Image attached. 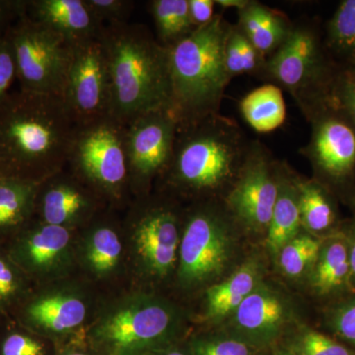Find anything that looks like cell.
Here are the masks:
<instances>
[{
  "label": "cell",
  "mask_w": 355,
  "mask_h": 355,
  "mask_svg": "<svg viewBox=\"0 0 355 355\" xmlns=\"http://www.w3.org/2000/svg\"><path fill=\"white\" fill-rule=\"evenodd\" d=\"M331 94L355 125V69L338 64Z\"/></svg>",
  "instance_id": "cell-35"
},
{
  "label": "cell",
  "mask_w": 355,
  "mask_h": 355,
  "mask_svg": "<svg viewBox=\"0 0 355 355\" xmlns=\"http://www.w3.org/2000/svg\"><path fill=\"white\" fill-rule=\"evenodd\" d=\"M352 69H355V67H352Z\"/></svg>",
  "instance_id": "cell-48"
},
{
  "label": "cell",
  "mask_w": 355,
  "mask_h": 355,
  "mask_svg": "<svg viewBox=\"0 0 355 355\" xmlns=\"http://www.w3.org/2000/svg\"><path fill=\"white\" fill-rule=\"evenodd\" d=\"M296 178L284 165H279V196L266 230V247L273 257L299 234L301 225Z\"/></svg>",
  "instance_id": "cell-20"
},
{
  "label": "cell",
  "mask_w": 355,
  "mask_h": 355,
  "mask_svg": "<svg viewBox=\"0 0 355 355\" xmlns=\"http://www.w3.org/2000/svg\"><path fill=\"white\" fill-rule=\"evenodd\" d=\"M265 62L239 27L232 25L225 44V64L230 76L263 69Z\"/></svg>",
  "instance_id": "cell-31"
},
{
  "label": "cell",
  "mask_w": 355,
  "mask_h": 355,
  "mask_svg": "<svg viewBox=\"0 0 355 355\" xmlns=\"http://www.w3.org/2000/svg\"><path fill=\"white\" fill-rule=\"evenodd\" d=\"M112 83V118L127 125L139 116L171 111L169 53L146 25L103 27Z\"/></svg>",
  "instance_id": "cell-2"
},
{
  "label": "cell",
  "mask_w": 355,
  "mask_h": 355,
  "mask_svg": "<svg viewBox=\"0 0 355 355\" xmlns=\"http://www.w3.org/2000/svg\"><path fill=\"white\" fill-rule=\"evenodd\" d=\"M67 164L97 190L118 195L130 182L127 127L109 118L79 128Z\"/></svg>",
  "instance_id": "cell-10"
},
{
  "label": "cell",
  "mask_w": 355,
  "mask_h": 355,
  "mask_svg": "<svg viewBox=\"0 0 355 355\" xmlns=\"http://www.w3.org/2000/svg\"><path fill=\"white\" fill-rule=\"evenodd\" d=\"M25 11L26 0H0V39L7 37Z\"/></svg>",
  "instance_id": "cell-39"
},
{
  "label": "cell",
  "mask_w": 355,
  "mask_h": 355,
  "mask_svg": "<svg viewBox=\"0 0 355 355\" xmlns=\"http://www.w3.org/2000/svg\"><path fill=\"white\" fill-rule=\"evenodd\" d=\"M240 112L256 132L268 133L277 130L286 119L282 89L275 84H266L254 89L240 102Z\"/></svg>",
  "instance_id": "cell-25"
},
{
  "label": "cell",
  "mask_w": 355,
  "mask_h": 355,
  "mask_svg": "<svg viewBox=\"0 0 355 355\" xmlns=\"http://www.w3.org/2000/svg\"><path fill=\"white\" fill-rule=\"evenodd\" d=\"M149 6L156 39L166 49L175 46L197 29L191 22L188 0H153Z\"/></svg>",
  "instance_id": "cell-27"
},
{
  "label": "cell",
  "mask_w": 355,
  "mask_h": 355,
  "mask_svg": "<svg viewBox=\"0 0 355 355\" xmlns=\"http://www.w3.org/2000/svg\"><path fill=\"white\" fill-rule=\"evenodd\" d=\"M177 130L171 111L144 114L127 125L130 181L146 184L164 172L171 159Z\"/></svg>",
  "instance_id": "cell-13"
},
{
  "label": "cell",
  "mask_w": 355,
  "mask_h": 355,
  "mask_svg": "<svg viewBox=\"0 0 355 355\" xmlns=\"http://www.w3.org/2000/svg\"><path fill=\"white\" fill-rule=\"evenodd\" d=\"M338 67L316 30L298 26L266 58L263 70L291 92L303 111L331 94Z\"/></svg>",
  "instance_id": "cell-7"
},
{
  "label": "cell",
  "mask_w": 355,
  "mask_h": 355,
  "mask_svg": "<svg viewBox=\"0 0 355 355\" xmlns=\"http://www.w3.org/2000/svg\"><path fill=\"white\" fill-rule=\"evenodd\" d=\"M121 243L118 233L108 225H99L91 231L88 238L87 261L96 272L113 270L120 261Z\"/></svg>",
  "instance_id": "cell-30"
},
{
  "label": "cell",
  "mask_w": 355,
  "mask_h": 355,
  "mask_svg": "<svg viewBox=\"0 0 355 355\" xmlns=\"http://www.w3.org/2000/svg\"><path fill=\"white\" fill-rule=\"evenodd\" d=\"M327 50L343 67H355V0H343L327 25Z\"/></svg>",
  "instance_id": "cell-28"
},
{
  "label": "cell",
  "mask_w": 355,
  "mask_h": 355,
  "mask_svg": "<svg viewBox=\"0 0 355 355\" xmlns=\"http://www.w3.org/2000/svg\"><path fill=\"white\" fill-rule=\"evenodd\" d=\"M18 288L17 279L12 268L0 257V301L8 300Z\"/></svg>",
  "instance_id": "cell-41"
},
{
  "label": "cell",
  "mask_w": 355,
  "mask_h": 355,
  "mask_svg": "<svg viewBox=\"0 0 355 355\" xmlns=\"http://www.w3.org/2000/svg\"><path fill=\"white\" fill-rule=\"evenodd\" d=\"M260 282V263L250 260L243 263L227 279L207 288V316L214 321L231 316Z\"/></svg>",
  "instance_id": "cell-22"
},
{
  "label": "cell",
  "mask_w": 355,
  "mask_h": 355,
  "mask_svg": "<svg viewBox=\"0 0 355 355\" xmlns=\"http://www.w3.org/2000/svg\"><path fill=\"white\" fill-rule=\"evenodd\" d=\"M350 205H352V209H354L355 212V191L354 193V197H352V200H350Z\"/></svg>",
  "instance_id": "cell-47"
},
{
  "label": "cell",
  "mask_w": 355,
  "mask_h": 355,
  "mask_svg": "<svg viewBox=\"0 0 355 355\" xmlns=\"http://www.w3.org/2000/svg\"><path fill=\"white\" fill-rule=\"evenodd\" d=\"M309 282L311 288L321 297L355 294L350 277L349 245L342 230L322 239Z\"/></svg>",
  "instance_id": "cell-17"
},
{
  "label": "cell",
  "mask_w": 355,
  "mask_h": 355,
  "mask_svg": "<svg viewBox=\"0 0 355 355\" xmlns=\"http://www.w3.org/2000/svg\"><path fill=\"white\" fill-rule=\"evenodd\" d=\"M179 217L172 207H147L133 224V239L137 252L149 270L164 277L179 259Z\"/></svg>",
  "instance_id": "cell-15"
},
{
  "label": "cell",
  "mask_w": 355,
  "mask_h": 355,
  "mask_svg": "<svg viewBox=\"0 0 355 355\" xmlns=\"http://www.w3.org/2000/svg\"><path fill=\"white\" fill-rule=\"evenodd\" d=\"M277 355H301L291 349H282L277 352Z\"/></svg>",
  "instance_id": "cell-46"
},
{
  "label": "cell",
  "mask_w": 355,
  "mask_h": 355,
  "mask_svg": "<svg viewBox=\"0 0 355 355\" xmlns=\"http://www.w3.org/2000/svg\"><path fill=\"white\" fill-rule=\"evenodd\" d=\"M279 165L259 142L250 144L239 176L224 197L233 220L254 233H266L279 196Z\"/></svg>",
  "instance_id": "cell-12"
},
{
  "label": "cell",
  "mask_w": 355,
  "mask_h": 355,
  "mask_svg": "<svg viewBox=\"0 0 355 355\" xmlns=\"http://www.w3.org/2000/svg\"><path fill=\"white\" fill-rule=\"evenodd\" d=\"M250 0H216V6L223 7V8H234L238 11L242 10L249 4Z\"/></svg>",
  "instance_id": "cell-43"
},
{
  "label": "cell",
  "mask_w": 355,
  "mask_h": 355,
  "mask_svg": "<svg viewBox=\"0 0 355 355\" xmlns=\"http://www.w3.org/2000/svg\"><path fill=\"white\" fill-rule=\"evenodd\" d=\"M312 127L302 149L317 181L350 202L355 191V125L331 94L303 110Z\"/></svg>",
  "instance_id": "cell-6"
},
{
  "label": "cell",
  "mask_w": 355,
  "mask_h": 355,
  "mask_svg": "<svg viewBox=\"0 0 355 355\" xmlns=\"http://www.w3.org/2000/svg\"><path fill=\"white\" fill-rule=\"evenodd\" d=\"M253 347L232 338H200L193 340L190 355H253Z\"/></svg>",
  "instance_id": "cell-34"
},
{
  "label": "cell",
  "mask_w": 355,
  "mask_h": 355,
  "mask_svg": "<svg viewBox=\"0 0 355 355\" xmlns=\"http://www.w3.org/2000/svg\"><path fill=\"white\" fill-rule=\"evenodd\" d=\"M36 200L42 222L50 225L69 227L87 217L94 202L80 184L67 180L48 178L40 184Z\"/></svg>",
  "instance_id": "cell-18"
},
{
  "label": "cell",
  "mask_w": 355,
  "mask_h": 355,
  "mask_svg": "<svg viewBox=\"0 0 355 355\" xmlns=\"http://www.w3.org/2000/svg\"><path fill=\"white\" fill-rule=\"evenodd\" d=\"M87 313L83 299L73 294L53 293L37 299L30 305V320L46 331L67 333L83 323Z\"/></svg>",
  "instance_id": "cell-23"
},
{
  "label": "cell",
  "mask_w": 355,
  "mask_h": 355,
  "mask_svg": "<svg viewBox=\"0 0 355 355\" xmlns=\"http://www.w3.org/2000/svg\"><path fill=\"white\" fill-rule=\"evenodd\" d=\"M26 15L72 44L99 36L104 27L85 0H26Z\"/></svg>",
  "instance_id": "cell-16"
},
{
  "label": "cell",
  "mask_w": 355,
  "mask_h": 355,
  "mask_svg": "<svg viewBox=\"0 0 355 355\" xmlns=\"http://www.w3.org/2000/svg\"><path fill=\"white\" fill-rule=\"evenodd\" d=\"M17 79V67L12 46L8 38L0 39V104L14 91Z\"/></svg>",
  "instance_id": "cell-37"
},
{
  "label": "cell",
  "mask_w": 355,
  "mask_h": 355,
  "mask_svg": "<svg viewBox=\"0 0 355 355\" xmlns=\"http://www.w3.org/2000/svg\"><path fill=\"white\" fill-rule=\"evenodd\" d=\"M291 315L286 298L260 282L231 315L232 338L251 347H268L282 335Z\"/></svg>",
  "instance_id": "cell-14"
},
{
  "label": "cell",
  "mask_w": 355,
  "mask_h": 355,
  "mask_svg": "<svg viewBox=\"0 0 355 355\" xmlns=\"http://www.w3.org/2000/svg\"><path fill=\"white\" fill-rule=\"evenodd\" d=\"M78 128L62 96L14 90L0 104V174L42 183L62 172Z\"/></svg>",
  "instance_id": "cell-1"
},
{
  "label": "cell",
  "mask_w": 355,
  "mask_h": 355,
  "mask_svg": "<svg viewBox=\"0 0 355 355\" xmlns=\"http://www.w3.org/2000/svg\"><path fill=\"white\" fill-rule=\"evenodd\" d=\"M40 184L0 174V230H8L29 220L36 209Z\"/></svg>",
  "instance_id": "cell-26"
},
{
  "label": "cell",
  "mask_w": 355,
  "mask_h": 355,
  "mask_svg": "<svg viewBox=\"0 0 355 355\" xmlns=\"http://www.w3.org/2000/svg\"><path fill=\"white\" fill-rule=\"evenodd\" d=\"M238 12V27L266 60L284 43L292 29L282 14L260 2L250 1Z\"/></svg>",
  "instance_id": "cell-21"
},
{
  "label": "cell",
  "mask_w": 355,
  "mask_h": 355,
  "mask_svg": "<svg viewBox=\"0 0 355 355\" xmlns=\"http://www.w3.org/2000/svg\"><path fill=\"white\" fill-rule=\"evenodd\" d=\"M191 22L196 28L209 24L214 19L216 0H188Z\"/></svg>",
  "instance_id": "cell-40"
},
{
  "label": "cell",
  "mask_w": 355,
  "mask_h": 355,
  "mask_svg": "<svg viewBox=\"0 0 355 355\" xmlns=\"http://www.w3.org/2000/svg\"><path fill=\"white\" fill-rule=\"evenodd\" d=\"M233 221L227 209L216 205H200L188 214L178 259L184 286H205L221 277L234 254Z\"/></svg>",
  "instance_id": "cell-8"
},
{
  "label": "cell",
  "mask_w": 355,
  "mask_h": 355,
  "mask_svg": "<svg viewBox=\"0 0 355 355\" xmlns=\"http://www.w3.org/2000/svg\"><path fill=\"white\" fill-rule=\"evenodd\" d=\"M12 46L19 89L62 96L73 44L24 15L7 35Z\"/></svg>",
  "instance_id": "cell-9"
},
{
  "label": "cell",
  "mask_w": 355,
  "mask_h": 355,
  "mask_svg": "<svg viewBox=\"0 0 355 355\" xmlns=\"http://www.w3.org/2000/svg\"><path fill=\"white\" fill-rule=\"evenodd\" d=\"M301 225L319 238L335 234L342 228L335 193L316 179L296 178Z\"/></svg>",
  "instance_id": "cell-19"
},
{
  "label": "cell",
  "mask_w": 355,
  "mask_h": 355,
  "mask_svg": "<svg viewBox=\"0 0 355 355\" xmlns=\"http://www.w3.org/2000/svg\"><path fill=\"white\" fill-rule=\"evenodd\" d=\"M1 355H44V347L30 336L12 334L4 340Z\"/></svg>",
  "instance_id": "cell-38"
},
{
  "label": "cell",
  "mask_w": 355,
  "mask_h": 355,
  "mask_svg": "<svg viewBox=\"0 0 355 355\" xmlns=\"http://www.w3.org/2000/svg\"><path fill=\"white\" fill-rule=\"evenodd\" d=\"M62 97L79 128L112 118L111 76L100 35L73 44Z\"/></svg>",
  "instance_id": "cell-11"
},
{
  "label": "cell",
  "mask_w": 355,
  "mask_h": 355,
  "mask_svg": "<svg viewBox=\"0 0 355 355\" xmlns=\"http://www.w3.org/2000/svg\"><path fill=\"white\" fill-rule=\"evenodd\" d=\"M322 239L306 232L287 243L277 258L282 272L289 277L309 273L319 254Z\"/></svg>",
  "instance_id": "cell-29"
},
{
  "label": "cell",
  "mask_w": 355,
  "mask_h": 355,
  "mask_svg": "<svg viewBox=\"0 0 355 355\" xmlns=\"http://www.w3.org/2000/svg\"><path fill=\"white\" fill-rule=\"evenodd\" d=\"M340 230L347 238V245H349L350 277H352V288L355 292V219L343 224Z\"/></svg>",
  "instance_id": "cell-42"
},
{
  "label": "cell",
  "mask_w": 355,
  "mask_h": 355,
  "mask_svg": "<svg viewBox=\"0 0 355 355\" xmlns=\"http://www.w3.org/2000/svg\"><path fill=\"white\" fill-rule=\"evenodd\" d=\"M249 147L234 121L214 114L178 128L171 159L162 174L180 190L197 195L231 189Z\"/></svg>",
  "instance_id": "cell-4"
},
{
  "label": "cell",
  "mask_w": 355,
  "mask_h": 355,
  "mask_svg": "<svg viewBox=\"0 0 355 355\" xmlns=\"http://www.w3.org/2000/svg\"><path fill=\"white\" fill-rule=\"evenodd\" d=\"M181 319L169 303L150 296L125 301L103 318L93 334L100 355H146L174 345Z\"/></svg>",
  "instance_id": "cell-5"
},
{
  "label": "cell",
  "mask_w": 355,
  "mask_h": 355,
  "mask_svg": "<svg viewBox=\"0 0 355 355\" xmlns=\"http://www.w3.org/2000/svg\"><path fill=\"white\" fill-rule=\"evenodd\" d=\"M60 355H97V354H88V352H80V350H70V352H64V354Z\"/></svg>",
  "instance_id": "cell-45"
},
{
  "label": "cell",
  "mask_w": 355,
  "mask_h": 355,
  "mask_svg": "<svg viewBox=\"0 0 355 355\" xmlns=\"http://www.w3.org/2000/svg\"><path fill=\"white\" fill-rule=\"evenodd\" d=\"M232 25L221 15L168 49L172 85L171 113L178 128L220 111L232 77L225 64V44Z\"/></svg>",
  "instance_id": "cell-3"
},
{
  "label": "cell",
  "mask_w": 355,
  "mask_h": 355,
  "mask_svg": "<svg viewBox=\"0 0 355 355\" xmlns=\"http://www.w3.org/2000/svg\"><path fill=\"white\" fill-rule=\"evenodd\" d=\"M146 355H190V354H186L184 350L175 347L174 345H171L169 347L153 350V352H149V354Z\"/></svg>",
  "instance_id": "cell-44"
},
{
  "label": "cell",
  "mask_w": 355,
  "mask_h": 355,
  "mask_svg": "<svg viewBox=\"0 0 355 355\" xmlns=\"http://www.w3.org/2000/svg\"><path fill=\"white\" fill-rule=\"evenodd\" d=\"M22 248L24 261L30 268L48 270L62 261L71 241L70 228L42 222L27 233Z\"/></svg>",
  "instance_id": "cell-24"
},
{
  "label": "cell",
  "mask_w": 355,
  "mask_h": 355,
  "mask_svg": "<svg viewBox=\"0 0 355 355\" xmlns=\"http://www.w3.org/2000/svg\"><path fill=\"white\" fill-rule=\"evenodd\" d=\"M91 13L103 26L128 22L135 2L130 0H85Z\"/></svg>",
  "instance_id": "cell-36"
},
{
  "label": "cell",
  "mask_w": 355,
  "mask_h": 355,
  "mask_svg": "<svg viewBox=\"0 0 355 355\" xmlns=\"http://www.w3.org/2000/svg\"><path fill=\"white\" fill-rule=\"evenodd\" d=\"M289 349L301 355H352L340 343L310 329H304L298 334Z\"/></svg>",
  "instance_id": "cell-33"
},
{
  "label": "cell",
  "mask_w": 355,
  "mask_h": 355,
  "mask_svg": "<svg viewBox=\"0 0 355 355\" xmlns=\"http://www.w3.org/2000/svg\"><path fill=\"white\" fill-rule=\"evenodd\" d=\"M326 321L336 336L355 347V294L334 303Z\"/></svg>",
  "instance_id": "cell-32"
}]
</instances>
